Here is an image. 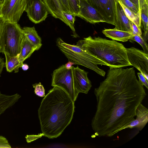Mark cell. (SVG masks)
Instances as JSON below:
<instances>
[{
  "mask_svg": "<svg viewBox=\"0 0 148 148\" xmlns=\"http://www.w3.org/2000/svg\"><path fill=\"white\" fill-rule=\"evenodd\" d=\"M122 7L128 18L134 23L138 27L141 28V17L140 12L135 14L126 7L120 0H117Z\"/></svg>",
  "mask_w": 148,
  "mask_h": 148,
  "instance_id": "44dd1931",
  "label": "cell"
},
{
  "mask_svg": "<svg viewBox=\"0 0 148 148\" xmlns=\"http://www.w3.org/2000/svg\"><path fill=\"white\" fill-rule=\"evenodd\" d=\"M33 86L34 88V93L36 95L41 97L45 96V89L40 82L33 84Z\"/></svg>",
  "mask_w": 148,
  "mask_h": 148,
  "instance_id": "484cf974",
  "label": "cell"
},
{
  "mask_svg": "<svg viewBox=\"0 0 148 148\" xmlns=\"http://www.w3.org/2000/svg\"><path fill=\"white\" fill-rule=\"evenodd\" d=\"M148 3H145L139 8L140 14L141 25H142L145 34H148Z\"/></svg>",
  "mask_w": 148,
  "mask_h": 148,
  "instance_id": "7402d4cb",
  "label": "cell"
},
{
  "mask_svg": "<svg viewBox=\"0 0 148 148\" xmlns=\"http://www.w3.org/2000/svg\"><path fill=\"white\" fill-rule=\"evenodd\" d=\"M102 33L105 35L113 40L125 42L128 41L134 35L132 33L125 31L113 29H106L103 30Z\"/></svg>",
  "mask_w": 148,
  "mask_h": 148,
  "instance_id": "2e32d148",
  "label": "cell"
},
{
  "mask_svg": "<svg viewBox=\"0 0 148 148\" xmlns=\"http://www.w3.org/2000/svg\"><path fill=\"white\" fill-rule=\"evenodd\" d=\"M23 36L22 28L18 23L4 21L0 38L1 52L10 56L19 54Z\"/></svg>",
  "mask_w": 148,
  "mask_h": 148,
  "instance_id": "5b68a950",
  "label": "cell"
},
{
  "mask_svg": "<svg viewBox=\"0 0 148 148\" xmlns=\"http://www.w3.org/2000/svg\"><path fill=\"white\" fill-rule=\"evenodd\" d=\"M63 14L70 25L69 27L72 30L73 33L72 36L75 38L79 37V36L76 33L74 27V24L76 16L73 14L64 11L63 12Z\"/></svg>",
  "mask_w": 148,
  "mask_h": 148,
  "instance_id": "603a6c76",
  "label": "cell"
},
{
  "mask_svg": "<svg viewBox=\"0 0 148 148\" xmlns=\"http://www.w3.org/2000/svg\"><path fill=\"white\" fill-rule=\"evenodd\" d=\"M116 8L114 25L115 28L130 32L132 34L130 21L128 18L121 6L116 0Z\"/></svg>",
  "mask_w": 148,
  "mask_h": 148,
  "instance_id": "4fadbf2b",
  "label": "cell"
},
{
  "mask_svg": "<svg viewBox=\"0 0 148 148\" xmlns=\"http://www.w3.org/2000/svg\"><path fill=\"white\" fill-rule=\"evenodd\" d=\"M3 0H0V2H2Z\"/></svg>",
  "mask_w": 148,
  "mask_h": 148,
  "instance_id": "ab89813d",
  "label": "cell"
},
{
  "mask_svg": "<svg viewBox=\"0 0 148 148\" xmlns=\"http://www.w3.org/2000/svg\"><path fill=\"white\" fill-rule=\"evenodd\" d=\"M27 0H7L2 3L1 17L4 21L17 23L25 11Z\"/></svg>",
  "mask_w": 148,
  "mask_h": 148,
  "instance_id": "52a82bcc",
  "label": "cell"
},
{
  "mask_svg": "<svg viewBox=\"0 0 148 148\" xmlns=\"http://www.w3.org/2000/svg\"><path fill=\"white\" fill-rule=\"evenodd\" d=\"M129 40H133L138 42L142 47L143 51L148 54V45L147 42L144 40L141 36L134 35Z\"/></svg>",
  "mask_w": 148,
  "mask_h": 148,
  "instance_id": "d4e9b609",
  "label": "cell"
},
{
  "mask_svg": "<svg viewBox=\"0 0 148 148\" xmlns=\"http://www.w3.org/2000/svg\"><path fill=\"white\" fill-rule=\"evenodd\" d=\"M109 67L106 78L94 91L97 104L91 125L99 137H112L134 120L147 95L133 67Z\"/></svg>",
  "mask_w": 148,
  "mask_h": 148,
  "instance_id": "6da1fadb",
  "label": "cell"
},
{
  "mask_svg": "<svg viewBox=\"0 0 148 148\" xmlns=\"http://www.w3.org/2000/svg\"><path fill=\"white\" fill-rule=\"evenodd\" d=\"M73 66L68 69L65 65L63 64L54 70L52 74L51 86L64 90L75 102L79 93L75 86Z\"/></svg>",
  "mask_w": 148,
  "mask_h": 148,
  "instance_id": "8992f818",
  "label": "cell"
},
{
  "mask_svg": "<svg viewBox=\"0 0 148 148\" xmlns=\"http://www.w3.org/2000/svg\"><path fill=\"white\" fill-rule=\"evenodd\" d=\"M73 64H75L74 63L70 61H69L65 64L66 67L68 69H69L72 68Z\"/></svg>",
  "mask_w": 148,
  "mask_h": 148,
  "instance_id": "e575fe53",
  "label": "cell"
},
{
  "mask_svg": "<svg viewBox=\"0 0 148 148\" xmlns=\"http://www.w3.org/2000/svg\"><path fill=\"white\" fill-rule=\"evenodd\" d=\"M56 45L68 59L69 61L86 67L104 77L106 73L100 69L98 65H108L96 56L92 55L76 45L68 44L60 38L56 40Z\"/></svg>",
  "mask_w": 148,
  "mask_h": 148,
  "instance_id": "277c9868",
  "label": "cell"
},
{
  "mask_svg": "<svg viewBox=\"0 0 148 148\" xmlns=\"http://www.w3.org/2000/svg\"><path fill=\"white\" fill-rule=\"evenodd\" d=\"M130 24L132 31V34L134 35L141 36L142 32L141 28L138 27L134 23L131 21H130Z\"/></svg>",
  "mask_w": 148,
  "mask_h": 148,
  "instance_id": "f1b7e54d",
  "label": "cell"
},
{
  "mask_svg": "<svg viewBox=\"0 0 148 148\" xmlns=\"http://www.w3.org/2000/svg\"><path fill=\"white\" fill-rule=\"evenodd\" d=\"M22 29L24 34L29 40L36 48L37 50H39L42 45V40L34 27H24Z\"/></svg>",
  "mask_w": 148,
  "mask_h": 148,
  "instance_id": "d6986e66",
  "label": "cell"
},
{
  "mask_svg": "<svg viewBox=\"0 0 148 148\" xmlns=\"http://www.w3.org/2000/svg\"><path fill=\"white\" fill-rule=\"evenodd\" d=\"M49 14L58 18L70 27V25L63 14V10L58 0H42Z\"/></svg>",
  "mask_w": 148,
  "mask_h": 148,
  "instance_id": "9a60e30c",
  "label": "cell"
},
{
  "mask_svg": "<svg viewBox=\"0 0 148 148\" xmlns=\"http://www.w3.org/2000/svg\"><path fill=\"white\" fill-rule=\"evenodd\" d=\"M21 97L18 93L8 95L3 94L0 91V116L8 109L14 105Z\"/></svg>",
  "mask_w": 148,
  "mask_h": 148,
  "instance_id": "ac0fdd59",
  "label": "cell"
},
{
  "mask_svg": "<svg viewBox=\"0 0 148 148\" xmlns=\"http://www.w3.org/2000/svg\"><path fill=\"white\" fill-rule=\"evenodd\" d=\"M36 50H37L36 48L24 34L21 45L20 52L19 55V60L21 66L24 61L30 57Z\"/></svg>",
  "mask_w": 148,
  "mask_h": 148,
  "instance_id": "e0dca14e",
  "label": "cell"
},
{
  "mask_svg": "<svg viewBox=\"0 0 148 148\" xmlns=\"http://www.w3.org/2000/svg\"><path fill=\"white\" fill-rule=\"evenodd\" d=\"M43 133L39 134L38 135H27L26 137V141L27 143H30L36 139L44 136Z\"/></svg>",
  "mask_w": 148,
  "mask_h": 148,
  "instance_id": "1f68e13d",
  "label": "cell"
},
{
  "mask_svg": "<svg viewBox=\"0 0 148 148\" xmlns=\"http://www.w3.org/2000/svg\"><path fill=\"white\" fill-rule=\"evenodd\" d=\"M2 5V2H0V18L1 17V11Z\"/></svg>",
  "mask_w": 148,
  "mask_h": 148,
  "instance_id": "74e56055",
  "label": "cell"
},
{
  "mask_svg": "<svg viewBox=\"0 0 148 148\" xmlns=\"http://www.w3.org/2000/svg\"><path fill=\"white\" fill-rule=\"evenodd\" d=\"M11 147L7 138L3 136H0V148Z\"/></svg>",
  "mask_w": 148,
  "mask_h": 148,
  "instance_id": "f546056e",
  "label": "cell"
},
{
  "mask_svg": "<svg viewBox=\"0 0 148 148\" xmlns=\"http://www.w3.org/2000/svg\"><path fill=\"white\" fill-rule=\"evenodd\" d=\"M58 0L63 11L68 13L71 14L68 0Z\"/></svg>",
  "mask_w": 148,
  "mask_h": 148,
  "instance_id": "83f0119b",
  "label": "cell"
},
{
  "mask_svg": "<svg viewBox=\"0 0 148 148\" xmlns=\"http://www.w3.org/2000/svg\"><path fill=\"white\" fill-rule=\"evenodd\" d=\"M71 14L78 16L80 12L79 0H68Z\"/></svg>",
  "mask_w": 148,
  "mask_h": 148,
  "instance_id": "cb8c5ba5",
  "label": "cell"
},
{
  "mask_svg": "<svg viewBox=\"0 0 148 148\" xmlns=\"http://www.w3.org/2000/svg\"><path fill=\"white\" fill-rule=\"evenodd\" d=\"M74 102L62 88L53 86L49 91L38 110L44 136L53 139L62 133L73 118Z\"/></svg>",
  "mask_w": 148,
  "mask_h": 148,
  "instance_id": "7a4b0ae2",
  "label": "cell"
},
{
  "mask_svg": "<svg viewBox=\"0 0 148 148\" xmlns=\"http://www.w3.org/2000/svg\"><path fill=\"white\" fill-rule=\"evenodd\" d=\"M137 74L140 82L148 89V81L147 80L145 77L140 72L138 73Z\"/></svg>",
  "mask_w": 148,
  "mask_h": 148,
  "instance_id": "4dcf8cb0",
  "label": "cell"
},
{
  "mask_svg": "<svg viewBox=\"0 0 148 148\" xmlns=\"http://www.w3.org/2000/svg\"><path fill=\"white\" fill-rule=\"evenodd\" d=\"M25 11L29 19L35 24L44 21L49 14L42 0H27Z\"/></svg>",
  "mask_w": 148,
  "mask_h": 148,
  "instance_id": "30bf717a",
  "label": "cell"
},
{
  "mask_svg": "<svg viewBox=\"0 0 148 148\" xmlns=\"http://www.w3.org/2000/svg\"><path fill=\"white\" fill-rule=\"evenodd\" d=\"M74 80L76 88L79 93L87 94L92 86L88 77V72L78 66H73Z\"/></svg>",
  "mask_w": 148,
  "mask_h": 148,
  "instance_id": "7c38bea8",
  "label": "cell"
},
{
  "mask_svg": "<svg viewBox=\"0 0 148 148\" xmlns=\"http://www.w3.org/2000/svg\"><path fill=\"white\" fill-rule=\"evenodd\" d=\"M76 45L105 62L109 67L131 66L128 59L126 48L115 40L89 36L79 40Z\"/></svg>",
  "mask_w": 148,
  "mask_h": 148,
  "instance_id": "3957f363",
  "label": "cell"
},
{
  "mask_svg": "<svg viewBox=\"0 0 148 148\" xmlns=\"http://www.w3.org/2000/svg\"><path fill=\"white\" fill-rule=\"evenodd\" d=\"M121 2L127 8L135 14L140 12L136 6L130 0H120Z\"/></svg>",
  "mask_w": 148,
  "mask_h": 148,
  "instance_id": "4316f807",
  "label": "cell"
},
{
  "mask_svg": "<svg viewBox=\"0 0 148 148\" xmlns=\"http://www.w3.org/2000/svg\"><path fill=\"white\" fill-rule=\"evenodd\" d=\"M99 13L104 22L114 25L116 0H87Z\"/></svg>",
  "mask_w": 148,
  "mask_h": 148,
  "instance_id": "9c48e42d",
  "label": "cell"
},
{
  "mask_svg": "<svg viewBox=\"0 0 148 148\" xmlns=\"http://www.w3.org/2000/svg\"><path fill=\"white\" fill-rule=\"evenodd\" d=\"M7 0H3V1H2V3L3 2H4L5 1H7Z\"/></svg>",
  "mask_w": 148,
  "mask_h": 148,
  "instance_id": "f35d334b",
  "label": "cell"
},
{
  "mask_svg": "<svg viewBox=\"0 0 148 148\" xmlns=\"http://www.w3.org/2000/svg\"><path fill=\"white\" fill-rule=\"evenodd\" d=\"M79 2L80 12L78 17L92 24L104 22L101 16L87 0H79Z\"/></svg>",
  "mask_w": 148,
  "mask_h": 148,
  "instance_id": "8fae6325",
  "label": "cell"
},
{
  "mask_svg": "<svg viewBox=\"0 0 148 148\" xmlns=\"http://www.w3.org/2000/svg\"><path fill=\"white\" fill-rule=\"evenodd\" d=\"M126 51L130 64L139 71L148 81V54L133 47L126 48Z\"/></svg>",
  "mask_w": 148,
  "mask_h": 148,
  "instance_id": "ba28073f",
  "label": "cell"
},
{
  "mask_svg": "<svg viewBox=\"0 0 148 148\" xmlns=\"http://www.w3.org/2000/svg\"><path fill=\"white\" fill-rule=\"evenodd\" d=\"M4 20L2 18V17L0 18V53H1V47L0 44V38L1 32L2 29V26L3 25V23L4 22Z\"/></svg>",
  "mask_w": 148,
  "mask_h": 148,
  "instance_id": "836d02e7",
  "label": "cell"
},
{
  "mask_svg": "<svg viewBox=\"0 0 148 148\" xmlns=\"http://www.w3.org/2000/svg\"><path fill=\"white\" fill-rule=\"evenodd\" d=\"M136 6L139 10L138 0H130Z\"/></svg>",
  "mask_w": 148,
  "mask_h": 148,
  "instance_id": "8d00e7d4",
  "label": "cell"
},
{
  "mask_svg": "<svg viewBox=\"0 0 148 148\" xmlns=\"http://www.w3.org/2000/svg\"><path fill=\"white\" fill-rule=\"evenodd\" d=\"M5 57V66L7 71L11 72L14 71L15 73L18 72L19 69L21 67L19 60V55L14 56H10L4 53Z\"/></svg>",
  "mask_w": 148,
  "mask_h": 148,
  "instance_id": "ffe728a7",
  "label": "cell"
},
{
  "mask_svg": "<svg viewBox=\"0 0 148 148\" xmlns=\"http://www.w3.org/2000/svg\"><path fill=\"white\" fill-rule=\"evenodd\" d=\"M22 69L24 71L27 70L29 68V66L26 64H23L21 66Z\"/></svg>",
  "mask_w": 148,
  "mask_h": 148,
  "instance_id": "d590c367",
  "label": "cell"
},
{
  "mask_svg": "<svg viewBox=\"0 0 148 148\" xmlns=\"http://www.w3.org/2000/svg\"><path fill=\"white\" fill-rule=\"evenodd\" d=\"M136 118L121 129V131L127 128H136L142 130L148 121V110L140 103L137 107L136 112Z\"/></svg>",
  "mask_w": 148,
  "mask_h": 148,
  "instance_id": "5bb4252c",
  "label": "cell"
},
{
  "mask_svg": "<svg viewBox=\"0 0 148 148\" xmlns=\"http://www.w3.org/2000/svg\"><path fill=\"white\" fill-rule=\"evenodd\" d=\"M5 66V63L4 61V59L0 57V76Z\"/></svg>",
  "mask_w": 148,
  "mask_h": 148,
  "instance_id": "d6a6232c",
  "label": "cell"
}]
</instances>
